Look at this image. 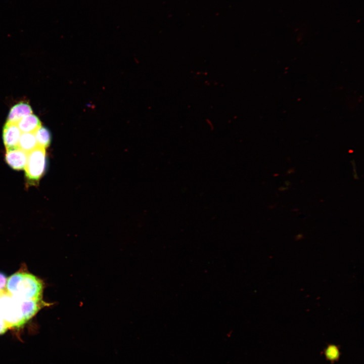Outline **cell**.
<instances>
[{
  "label": "cell",
  "instance_id": "obj_1",
  "mask_svg": "<svg viewBox=\"0 0 364 364\" xmlns=\"http://www.w3.org/2000/svg\"><path fill=\"white\" fill-rule=\"evenodd\" d=\"M42 290L41 281L25 271H19L7 279L6 292L20 299H42Z\"/></svg>",
  "mask_w": 364,
  "mask_h": 364
},
{
  "label": "cell",
  "instance_id": "obj_2",
  "mask_svg": "<svg viewBox=\"0 0 364 364\" xmlns=\"http://www.w3.org/2000/svg\"><path fill=\"white\" fill-rule=\"evenodd\" d=\"M0 317L5 321L9 329L20 328L27 322L19 299L6 290L0 294Z\"/></svg>",
  "mask_w": 364,
  "mask_h": 364
},
{
  "label": "cell",
  "instance_id": "obj_3",
  "mask_svg": "<svg viewBox=\"0 0 364 364\" xmlns=\"http://www.w3.org/2000/svg\"><path fill=\"white\" fill-rule=\"evenodd\" d=\"M47 167L46 149L37 147L28 153L25 174L30 181H38L43 175Z\"/></svg>",
  "mask_w": 364,
  "mask_h": 364
},
{
  "label": "cell",
  "instance_id": "obj_4",
  "mask_svg": "<svg viewBox=\"0 0 364 364\" xmlns=\"http://www.w3.org/2000/svg\"><path fill=\"white\" fill-rule=\"evenodd\" d=\"M21 133L17 123L6 122L3 130V139L6 150L18 147Z\"/></svg>",
  "mask_w": 364,
  "mask_h": 364
},
{
  "label": "cell",
  "instance_id": "obj_5",
  "mask_svg": "<svg viewBox=\"0 0 364 364\" xmlns=\"http://www.w3.org/2000/svg\"><path fill=\"white\" fill-rule=\"evenodd\" d=\"M28 153L19 148L7 149L5 156L6 163L14 170L24 169Z\"/></svg>",
  "mask_w": 364,
  "mask_h": 364
},
{
  "label": "cell",
  "instance_id": "obj_6",
  "mask_svg": "<svg viewBox=\"0 0 364 364\" xmlns=\"http://www.w3.org/2000/svg\"><path fill=\"white\" fill-rule=\"evenodd\" d=\"M32 113V108L28 103L19 102L11 108L7 122L17 123L22 118Z\"/></svg>",
  "mask_w": 364,
  "mask_h": 364
},
{
  "label": "cell",
  "instance_id": "obj_7",
  "mask_svg": "<svg viewBox=\"0 0 364 364\" xmlns=\"http://www.w3.org/2000/svg\"><path fill=\"white\" fill-rule=\"evenodd\" d=\"M24 317L27 322L40 309L44 303L41 299H20Z\"/></svg>",
  "mask_w": 364,
  "mask_h": 364
},
{
  "label": "cell",
  "instance_id": "obj_8",
  "mask_svg": "<svg viewBox=\"0 0 364 364\" xmlns=\"http://www.w3.org/2000/svg\"><path fill=\"white\" fill-rule=\"evenodd\" d=\"M17 124L22 132H34L41 125L38 117L32 113L22 118Z\"/></svg>",
  "mask_w": 364,
  "mask_h": 364
},
{
  "label": "cell",
  "instance_id": "obj_9",
  "mask_svg": "<svg viewBox=\"0 0 364 364\" xmlns=\"http://www.w3.org/2000/svg\"><path fill=\"white\" fill-rule=\"evenodd\" d=\"M37 147L38 145L33 132H22L18 143V148L28 153Z\"/></svg>",
  "mask_w": 364,
  "mask_h": 364
},
{
  "label": "cell",
  "instance_id": "obj_10",
  "mask_svg": "<svg viewBox=\"0 0 364 364\" xmlns=\"http://www.w3.org/2000/svg\"><path fill=\"white\" fill-rule=\"evenodd\" d=\"M38 147L46 149L51 142V134L50 130L41 125L34 132Z\"/></svg>",
  "mask_w": 364,
  "mask_h": 364
},
{
  "label": "cell",
  "instance_id": "obj_11",
  "mask_svg": "<svg viewBox=\"0 0 364 364\" xmlns=\"http://www.w3.org/2000/svg\"><path fill=\"white\" fill-rule=\"evenodd\" d=\"M326 354L329 359L333 360L338 357L339 351L335 346H330L327 349Z\"/></svg>",
  "mask_w": 364,
  "mask_h": 364
},
{
  "label": "cell",
  "instance_id": "obj_12",
  "mask_svg": "<svg viewBox=\"0 0 364 364\" xmlns=\"http://www.w3.org/2000/svg\"><path fill=\"white\" fill-rule=\"evenodd\" d=\"M7 278L3 273L0 272V292L6 290Z\"/></svg>",
  "mask_w": 364,
  "mask_h": 364
},
{
  "label": "cell",
  "instance_id": "obj_13",
  "mask_svg": "<svg viewBox=\"0 0 364 364\" xmlns=\"http://www.w3.org/2000/svg\"><path fill=\"white\" fill-rule=\"evenodd\" d=\"M9 328L5 321L0 317V335L5 333Z\"/></svg>",
  "mask_w": 364,
  "mask_h": 364
},
{
  "label": "cell",
  "instance_id": "obj_14",
  "mask_svg": "<svg viewBox=\"0 0 364 364\" xmlns=\"http://www.w3.org/2000/svg\"><path fill=\"white\" fill-rule=\"evenodd\" d=\"M2 292H3V291H2ZM2 292H0V294H1V293Z\"/></svg>",
  "mask_w": 364,
  "mask_h": 364
}]
</instances>
